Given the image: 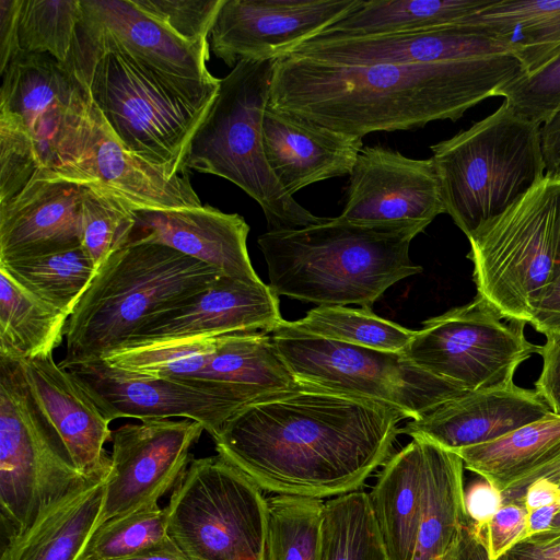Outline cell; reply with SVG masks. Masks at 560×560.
<instances>
[{
	"instance_id": "obj_1",
	"label": "cell",
	"mask_w": 560,
	"mask_h": 560,
	"mask_svg": "<svg viewBox=\"0 0 560 560\" xmlns=\"http://www.w3.org/2000/svg\"><path fill=\"white\" fill-rule=\"evenodd\" d=\"M402 419L390 406L299 382L237 411L212 440L261 490L322 500L359 490L388 460Z\"/></svg>"
},
{
	"instance_id": "obj_2",
	"label": "cell",
	"mask_w": 560,
	"mask_h": 560,
	"mask_svg": "<svg viewBox=\"0 0 560 560\" xmlns=\"http://www.w3.org/2000/svg\"><path fill=\"white\" fill-rule=\"evenodd\" d=\"M524 74L513 52L439 63L341 65L288 55L275 61L269 105L363 138L456 121Z\"/></svg>"
},
{
	"instance_id": "obj_3",
	"label": "cell",
	"mask_w": 560,
	"mask_h": 560,
	"mask_svg": "<svg viewBox=\"0 0 560 560\" xmlns=\"http://www.w3.org/2000/svg\"><path fill=\"white\" fill-rule=\"evenodd\" d=\"M423 226L361 224L342 217L269 230L258 246L277 295L317 305H371L394 283L420 273L409 246Z\"/></svg>"
},
{
	"instance_id": "obj_4",
	"label": "cell",
	"mask_w": 560,
	"mask_h": 560,
	"mask_svg": "<svg viewBox=\"0 0 560 560\" xmlns=\"http://www.w3.org/2000/svg\"><path fill=\"white\" fill-rule=\"evenodd\" d=\"M220 269L160 244L112 254L68 318L62 369L101 359L142 326L200 293Z\"/></svg>"
},
{
	"instance_id": "obj_5",
	"label": "cell",
	"mask_w": 560,
	"mask_h": 560,
	"mask_svg": "<svg viewBox=\"0 0 560 560\" xmlns=\"http://www.w3.org/2000/svg\"><path fill=\"white\" fill-rule=\"evenodd\" d=\"M430 149L445 213L467 238L546 177L540 125L506 101Z\"/></svg>"
},
{
	"instance_id": "obj_6",
	"label": "cell",
	"mask_w": 560,
	"mask_h": 560,
	"mask_svg": "<svg viewBox=\"0 0 560 560\" xmlns=\"http://www.w3.org/2000/svg\"><path fill=\"white\" fill-rule=\"evenodd\" d=\"M276 60H240L220 80L218 95L194 133L185 167L223 177L258 202L270 230L325 220L302 207L272 173L264 150L262 118Z\"/></svg>"
},
{
	"instance_id": "obj_7",
	"label": "cell",
	"mask_w": 560,
	"mask_h": 560,
	"mask_svg": "<svg viewBox=\"0 0 560 560\" xmlns=\"http://www.w3.org/2000/svg\"><path fill=\"white\" fill-rule=\"evenodd\" d=\"M118 141L136 156L176 175L210 107H196L166 91L122 56L105 51L80 23L70 66Z\"/></svg>"
},
{
	"instance_id": "obj_8",
	"label": "cell",
	"mask_w": 560,
	"mask_h": 560,
	"mask_svg": "<svg viewBox=\"0 0 560 560\" xmlns=\"http://www.w3.org/2000/svg\"><path fill=\"white\" fill-rule=\"evenodd\" d=\"M560 230V179L545 177L468 237L478 296L502 318L529 324L552 279Z\"/></svg>"
},
{
	"instance_id": "obj_9",
	"label": "cell",
	"mask_w": 560,
	"mask_h": 560,
	"mask_svg": "<svg viewBox=\"0 0 560 560\" xmlns=\"http://www.w3.org/2000/svg\"><path fill=\"white\" fill-rule=\"evenodd\" d=\"M86 478L34 396L19 361L0 359V508L8 537L25 530Z\"/></svg>"
},
{
	"instance_id": "obj_10",
	"label": "cell",
	"mask_w": 560,
	"mask_h": 560,
	"mask_svg": "<svg viewBox=\"0 0 560 560\" xmlns=\"http://www.w3.org/2000/svg\"><path fill=\"white\" fill-rule=\"evenodd\" d=\"M165 510L189 560H267V499L219 454L190 460Z\"/></svg>"
},
{
	"instance_id": "obj_11",
	"label": "cell",
	"mask_w": 560,
	"mask_h": 560,
	"mask_svg": "<svg viewBox=\"0 0 560 560\" xmlns=\"http://www.w3.org/2000/svg\"><path fill=\"white\" fill-rule=\"evenodd\" d=\"M271 336L299 382L390 406L406 418L417 419L434 406L468 392L418 368L402 352L308 335L284 319Z\"/></svg>"
},
{
	"instance_id": "obj_12",
	"label": "cell",
	"mask_w": 560,
	"mask_h": 560,
	"mask_svg": "<svg viewBox=\"0 0 560 560\" xmlns=\"http://www.w3.org/2000/svg\"><path fill=\"white\" fill-rule=\"evenodd\" d=\"M501 318L477 295L424 322L404 353L418 368L466 390L511 385L517 368L539 346L527 340L526 324Z\"/></svg>"
},
{
	"instance_id": "obj_13",
	"label": "cell",
	"mask_w": 560,
	"mask_h": 560,
	"mask_svg": "<svg viewBox=\"0 0 560 560\" xmlns=\"http://www.w3.org/2000/svg\"><path fill=\"white\" fill-rule=\"evenodd\" d=\"M0 75V117L31 138L43 168L71 165L89 120L84 83L48 54L19 52Z\"/></svg>"
},
{
	"instance_id": "obj_14",
	"label": "cell",
	"mask_w": 560,
	"mask_h": 560,
	"mask_svg": "<svg viewBox=\"0 0 560 560\" xmlns=\"http://www.w3.org/2000/svg\"><path fill=\"white\" fill-rule=\"evenodd\" d=\"M83 26L91 40L116 52L166 91L208 108L220 80L207 68L210 43H187L147 15L131 0H81Z\"/></svg>"
},
{
	"instance_id": "obj_15",
	"label": "cell",
	"mask_w": 560,
	"mask_h": 560,
	"mask_svg": "<svg viewBox=\"0 0 560 560\" xmlns=\"http://www.w3.org/2000/svg\"><path fill=\"white\" fill-rule=\"evenodd\" d=\"M103 416L139 420L182 417L199 422L214 438L237 411L257 399L229 384L197 378L151 377L97 359L66 368Z\"/></svg>"
},
{
	"instance_id": "obj_16",
	"label": "cell",
	"mask_w": 560,
	"mask_h": 560,
	"mask_svg": "<svg viewBox=\"0 0 560 560\" xmlns=\"http://www.w3.org/2000/svg\"><path fill=\"white\" fill-rule=\"evenodd\" d=\"M205 428L190 419H143L113 431L110 469L98 527L129 513L156 506L189 465V452Z\"/></svg>"
},
{
	"instance_id": "obj_17",
	"label": "cell",
	"mask_w": 560,
	"mask_h": 560,
	"mask_svg": "<svg viewBox=\"0 0 560 560\" xmlns=\"http://www.w3.org/2000/svg\"><path fill=\"white\" fill-rule=\"evenodd\" d=\"M361 0H224L210 33L213 54L234 68L243 59L277 60L341 20Z\"/></svg>"
},
{
	"instance_id": "obj_18",
	"label": "cell",
	"mask_w": 560,
	"mask_h": 560,
	"mask_svg": "<svg viewBox=\"0 0 560 560\" xmlns=\"http://www.w3.org/2000/svg\"><path fill=\"white\" fill-rule=\"evenodd\" d=\"M51 173L107 194L132 211L202 207L188 173L172 175L129 152L92 101L74 162Z\"/></svg>"
},
{
	"instance_id": "obj_19",
	"label": "cell",
	"mask_w": 560,
	"mask_h": 560,
	"mask_svg": "<svg viewBox=\"0 0 560 560\" xmlns=\"http://www.w3.org/2000/svg\"><path fill=\"white\" fill-rule=\"evenodd\" d=\"M445 213L430 159H411L381 145L363 147L349 175L340 217L361 224H411L424 229Z\"/></svg>"
},
{
	"instance_id": "obj_20",
	"label": "cell",
	"mask_w": 560,
	"mask_h": 560,
	"mask_svg": "<svg viewBox=\"0 0 560 560\" xmlns=\"http://www.w3.org/2000/svg\"><path fill=\"white\" fill-rule=\"evenodd\" d=\"M278 296L261 280L223 275L200 293L142 326L122 345L238 331L271 334L283 319Z\"/></svg>"
},
{
	"instance_id": "obj_21",
	"label": "cell",
	"mask_w": 560,
	"mask_h": 560,
	"mask_svg": "<svg viewBox=\"0 0 560 560\" xmlns=\"http://www.w3.org/2000/svg\"><path fill=\"white\" fill-rule=\"evenodd\" d=\"M85 186L40 168L14 198L0 205V261L81 246Z\"/></svg>"
},
{
	"instance_id": "obj_22",
	"label": "cell",
	"mask_w": 560,
	"mask_h": 560,
	"mask_svg": "<svg viewBox=\"0 0 560 560\" xmlns=\"http://www.w3.org/2000/svg\"><path fill=\"white\" fill-rule=\"evenodd\" d=\"M504 52L513 50L502 39L464 25H446L378 36L318 35L290 55L341 65H373L439 63Z\"/></svg>"
},
{
	"instance_id": "obj_23",
	"label": "cell",
	"mask_w": 560,
	"mask_h": 560,
	"mask_svg": "<svg viewBox=\"0 0 560 560\" xmlns=\"http://www.w3.org/2000/svg\"><path fill=\"white\" fill-rule=\"evenodd\" d=\"M549 412V406L536 390L513 383L465 392L411 419L400 432L457 452L499 439Z\"/></svg>"
},
{
	"instance_id": "obj_24",
	"label": "cell",
	"mask_w": 560,
	"mask_h": 560,
	"mask_svg": "<svg viewBox=\"0 0 560 560\" xmlns=\"http://www.w3.org/2000/svg\"><path fill=\"white\" fill-rule=\"evenodd\" d=\"M129 244H160L228 276L259 281L247 252L249 225L237 213L199 208L133 211Z\"/></svg>"
},
{
	"instance_id": "obj_25",
	"label": "cell",
	"mask_w": 560,
	"mask_h": 560,
	"mask_svg": "<svg viewBox=\"0 0 560 560\" xmlns=\"http://www.w3.org/2000/svg\"><path fill=\"white\" fill-rule=\"evenodd\" d=\"M37 401L63 440L84 477L105 475L110 456L104 445L112 440L109 423L92 397L54 360L52 353L19 360Z\"/></svg>"
},
{
	"instance_id": "obj_26",
	"label": "cell",
	"mask_w": 560,
	"mask_h": 560,
	"mask_svg": "<svg viewBox=\"0 0 560 560\" xmlns=\"http://www.w3.org/2000/svg\"><path fill=\"white\" fill-rule=\"evenodd\" d=\"M267 162L291 196L325 179L350 175L363 149V138L337 132L269 104L262 118Z\"/></svg>"
},
{
	"instance_id": "obj_27",
	"label": "cell",
	"mask_w": 560,
	"mask_h": 560,
	"mask_svg": "<svg viewBox=\"0 0 560 560\" xmlns=\"http://www.w3.org/2000/svg\"><path fill=\"white\" fill-rule=\"evenodd\" d=\"M107 475L88 477L30 527L8 537L0 560H86L98 528Z\"/></svg>"
},
{
	"instance_id": "obj_28",
	"label": "cell",
	"mask_w": 560,
	"mask_h": 560,
	"mask_svg": "<svg viewBox=\"0 0 560 560\" xmlns=\"http://www.w3.org/2000/svg\"><path fill=\"white\" fill-rule=\"evenodd\" d=\"M425 442L412 438L388 458L370 495L387 560H413L425 514Z\"/></svg>"
},
{
	"instance_id": "obj_29",
	"label": "cell",
	"mask_w": 560,
	"mask_h": 560,
	"mask_svg": "<svg viewBox=\"0 0 560 560\" xmlns=\"http://www.w3.org/2000/svg\"><path fill=\"white\" fill-rule=\"evenodd\" d=\"M502 39L535 72L560 55V0H493L459 23Z\"/></svg>"
},
{
	"instance_id": "obj_30",
	"label": "cell",
	"mask_w": 560,
	"mask_h": 560,
	"mask_svg": "<svg viewBox=\"0 0 560 560\" xmlns=\"http://www.w3.org/2000/svg\"><path fill=\"white\" fill-rule=\"evenodd\" d=\"M457 453L466 469L501 492L560 456V415L552 411L493 441Z\"/></svg>"
},
{
	"instance_id": "obj_31",
	"label": "cell",
	"mask_w": 560,
	"mask_h": 560,
	"mask_svg": "<svg viewBox=\"0 0 560 560\" xmlns=\"http://www.w3.org/2000/svg\"><path fill=\"white\" fill-rule=\"evenodd\" d=\"M424 442L427 506L413 560H441L467 524L465 466L457 453L430 440Z\"/></svg>"
},
{
	"instance_id": "obj_32",
	"label": "cell",
	"mask_w": 560,
	"mask_h": 560,
	"mask_svg": "<svg viewBox=\"0 0 560 560\" xmlns=\"http://www.w3.org/2000/svg\"><path fill=\"white\" fill-rule=\"evenodd\" d=\"M493 0H361L319 35L363 37L454 25Z\"/></svg>"
},
{
	"instance_id": "obj_33",
	"label": "cell",
	"mask_w": 560,
	"mask_h": 560,
	"mask_svg": "<svg viewBox=\"0 0 560 560\" xmlns=\"http://www.w3.org/2000/svg\"><path fill=\"white\" fill-rule=\"evenodd\" d=\"M68 318L0 268V359L19 361L52 353L66 336Z\"/></svg>"
},
{
	"instance_id": "obj_34",
	"label": "cell",
	"mask_w": 560,
	"mask_h": 560,
	"mask_svg": "<svg viewBox=\"0 0 560 560\" xmlns=\"http://www.w3.org/2000/svg\"><path fill=\"white\" fill-rule=\"evenodd\" d=\"M21 287L68 317L97 272L82 246L54 254L0 261Z\"/></svg>"
},
{
	"instance_id": "obj_35",
	"label": "cell",
	"mask_w": 560,
	"mask_h": 560,
	"mask_svg": "<svg viewBox=\"0 0 560 560\" xmlns=\"http://www.w3.org/2000/svg\"><path fill=\"white\" fill-rule=\"evenodd\" d=\"M291 324L308 335L402 353L417 332L378 317L369 306L318 305Z\"/></svg>"
},
{
	"instance_id": "obj_36",
	"label": "cell",
	"mask_w": 560,
	"mask_h": 560,
	"mask_svg": "<svg viewBox=\"0 0 560 560\" xmlns=\"http://www.w3.org/2000/svg\"><path fill=\"white\" fill-rule=\"evenodd\" d=\"M320 560H387L369 493L357 490L325 502Z\"/></svg>"
},
{
	"instance_id": "obj_37",
	"label": "cell",
	"mask_w": 560,
	"mask_h": 560,
	"mask_svg": "<svg viewBox=\"0 0 560 560\" xmlns=\"http://www.w3.org/2000/svg\"><path fill=\"white\" fill-rule=\"evenodd\" d=\"M324 504L282 494L267 499V560H320Z\"/></svg>"
},
{
	"instance_id": "obj_38",
	"label": "cell",
	"mask_w": 560,
	"mask_h": 560,
	"mask_svg": "<svg viewBox=\"0 0 560 560\" xmlns=\"http://www.w3.org/2000/svg\"><path fill=\"white\" fill-rule=\"evenodd\" d=\"M82 15L81 0H20L18 54H48L68 66Z\"/></svg>"
},
{
	"instance_id": "obj_39",
	"label": "cell",
	"mask_w": 560,
	"mask_h": 560,
	"mask_svg": "<svg viewBox=\"0 0 560 560\" xmlns=\"http://www.w3.org/2000/svg\"><path fill=\"white\" fill-rule=\"evenodd\" d=\"M135 222L133 211L116 198L85 188L81 246L97 269L112 254L128 245Z\"/></svg>"
},
{
	"instance_id": "obj_40",
	"label": "cell",
	"mask_w": 560,
	"mask_h": 560,
	"mask_svg": "<svg viewBox=\"0 0 560 560\" xmlns=\"http://www.w3.org/2000/svg\"><path fill=\"white\" fill-rule=\"evenodd\" d=\"M168 538L166 510L145 508L103 523L90 541L88 558L118 560Z\"/></svg>"
},
{
	"instance_id": "obj_41",
	"label": "cell",
	"mask_w": 560,
	"mask_h": 560,
	"mask_svg": "<svg viewBox=\"0 0 560 560\" xmlns=\"http://www.w3.org/2000/svg\"><path fill=\"white\" fill-rule=\"evenodd\" d=\"M532 121L542 125L560 110V55L504 85L497 94Z\"/></svg>"
},
{
	"instance_id": "obj_42",
	"label": "cell",
	"mask_w": 560,
	"mask_h": 560,
	"mask_svg": "<svg viewBox=\"0 0 560 560\" xmlns=\"http://www.w3.org/2000/svg\"><path fill=\"white\" fill-rule=\"evenodd\" d=\"M147 15L190 44H207L224 0H131Z\"/></svg>"
},
{
	"instance_id": "obj_43",
	"label": "cell",
	"mask_w": 560,
	"mask_h": 560,
	"mask_svg": "<svg viewBox=\"0 0 560 560\" xmlns=\"http://www.w3.org/2000/svg\"><path fill=\"white\" fill-rule=\"evenodd\" d=\"M40 168L31 138L0 117V205L18 196Z\"/></svg>"
},
{
	"instance_id": "obj_44",
	"label": "cell",
	"mask_w": 560,
	"mask_h": 560,
	"mask_svg": "<svg viewBox=\"0 0 560 560\" xmlns=\"http://www.w3.org/2000/svg\"><path fill=\"white\" fill-rule=\"evenodd\" d=\"M528 510L523 501L501 505L486 527L485 538L491 560H499L527 536Z\"/></svg>"
},
{
	"instance_id": "obj_45",
	"label": "cell",
	"mask_w": 560,
	"mask_h": 560,
	"mask_svg": "<svg viewBox=\"0 0 560 560\" xmlns=\"http://www.w3.org/2000/svg\"><path fill=\"white\" fill-rule=\"evenodd\" d=\"M502 504V492L491 481L481 476L471 480L464 488V506L467 522L482 535L486 533L488 523Z\"/></svg>"
},
{
	"instance_id": "obj_46",
	"label": "cell",
	"mask_w": 560,
	"mask_h": 560,
	"mask_svg": "<svg viewBox=\"0 0 560 560\" xmlns=\"http://www.w3.org/2000/svg\"><path fill=\"white\" fill-rule=\"evenodd\" d=\"M542 369L535 387L553 413L560 415V331L546 337L539 346Z\"/></svg>"
},
{
	"instance_id": "obj_47",
	"label": "cell",
	"mask_w": 560,
	"mask_h": 560,
	"mask_svg": "<svg viewBox=\"0 0 560 560\" xmlns=\"http://www.w3.org/2000/svg\"><path fill=\"white\" fill-rule=\"evenodd\" d=\"M499 560H560V529L528 535Z\"/></svg>"
},
{
	"instance_id": "obj_48",
	"label": "cell",
	"mask_w": 560,
	"mask_h": 560,
	"mask_svg": "<svg viewBox=\"0 0 560 560\" xmlns=\"http://www.w3.org/2000/svg\"><path fill=\"white\" fill-rule=\"evenodd\" d=\"M529 324L546 337L560 331V270L537 301Z\"/></svg>"
},
{
	"instance_id": "obj_49",
	"label": "cell",
	"mask_w": 560,
	"mask_h": 560,
	"mask_svg": "<svg viewBox=\"0 0 560 560\" xmlns=\"http://www.w3.org/2000/svg\"><path fill=\"white\" fill-rule=\"evenodd\" d=\"M20 0H0V73L18 54L16 20Z\"/></svg>"
},
{
	"instance_id": "obj_50",
	"label": "cell",
	"mask_w": 560,
	"mask_h": 560,
	"mask_svg": "<svg viewBox=\"0 0 560 560\" xmlns=\"http://www.w3.org/2000/svg\"><path fill=\"white\" fill-rule=\"evenodd\" d=\"M441 560H491L485 535L474 529L467 522Z\"/></svg>"
},
{
	"instance_id": "obj_51",
	"label": "cell",
	"mask_w": 560,
	"mask_h": 560,
	"mask_svg": "<svg viewBox=\"0 0 560 560\" xmlns=\"http://www.w3.org/2000/svg\"><path fill=\"white\" fill-rule=\"evenodd\" d=\"M546 176L560 179V110L540 126Z\"/></svg>"
},
{
	"instance_id": "obj_52",
	"label": "cell",
	"mask_w": 560,
	"mask_h": 560,
	"mask_svg": "<svg viewBox=\"0 0 560 560\" xmlns=\"http://www.w3.org/2000/svg\"><path fill=\"white\" fill-rule=\"evenodd\" d=\"M538 479L549 482L560 493V456L504 490L502 492L503 503L520 500L526 487Z\"/></svg>"
},
{
	"instance_id": "obj_53",
	"label": "cell",
	"mask_w": 560,
	"mask_h": 560,
	"mask_svg": "<svg viewBox=\"0 0 560 560\" xmlns=\"http://www.w3.org/2000/svg\"><path fill=\"white\" fill-rule=\"evenodd\" d=\"M528 511L560 502V493L549 482L538 479L526 487L522 497Z\"/></svg>"
},
{
	"instance_id": "obj_54",
	"label": "cell",
	"mask_w": 560,
	"mask_h": 560,
	"mask_svg": "<svg viewBox=\"0 0 560 560\" xmlns=\"http://www.w3.org/2000/svg\"><path fill=\"white\" fill-rule=\"evenodd\" d=\"M118 560H189L182 549L171 539L144 549L136 555Z\"/></svg>"
},
{
	"instance_id": "obj_55",
	"label": "cell",
	"mask_w": 560,
	"mask_h": 560,
	"mask_svg": "<svg viewBox=\"0 0 560 560\" xmlns=\"http://www.w3.org/2000/svg\"><path fill=\"white\" fill-rule=\"evenodd\" d=\"M560 510V502L528 511L527 536L551 527Z\"/></svg>"
},
{
	"instance_id": "obj_56",
	"label": "cell",
	"mask_w": 560,
	"mask_h": 560,
	"mask_svg": "<svg viewBox=\"0 0 560 560\" xmlns=\"http://www.w3.org/2000/svg\"><path fill=\"white\" fill-rule=\"evenodd\" d=\"M560 270V230H559V240H558V248H557V257H556V267L553 275ZM553 277V276H552Z\"/></svg>"
},
{
	"instance_id": "obj_57",
	"label": "cell",
	"mask_w": 560,
	"mask_h": 560,
	"mask_svg": "<svg viewBox=\"0 0 560 560\" xmlns=\"http://www.w3.org/2000/svg\"><path fill=\"white\" fill-rule=\"evenodd\" d=\"M550 528L560 529V510L557 513V515L555 516V520H553Z\"/></svg>"
},
{
	"instance_id": "obj_58",
	"label": "cell",
	"mask_w": 560,
	"mask_h": 560,
	"mask_svg": "<svg viewBox=\"0 0 560 560\" xmlns=\"http://www.w3.org/2000/svg\"><path fill=\"white\" fill-rule=\"evenodd\" d=\"M86 560H91L90 558H88Z\"/></svg>"
}]
</instances>
